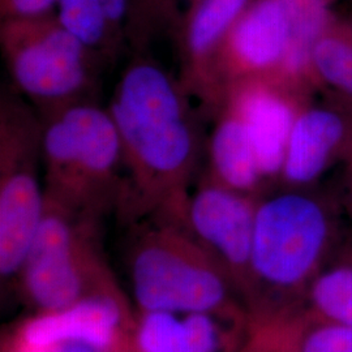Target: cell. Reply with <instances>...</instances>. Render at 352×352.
I'll list each match as a JSON object with an SVG mask.
<instances>
[{
    "instance_id": "1",
    "label": "cell",
    "mask_w": 352,
    "mask_h": 352,
    "mask_svg": "<svg viewBox=\"0 0 352 352\" xmlns=\"http://www.w3.org/2000/svg\"><path fill=\"white\" fill-rule=\"evenodd\" d=\"M195 102L151 51L131 55L107 106L123 155L115 214L126 227L182 212L206 146L205 115Z\"/></svg>"
},
{
    "instance_id": "14",
    "label": "cell",
    "mask_w": 352,
    "mask_h": 352,
    "mask_svg": "<svg viewBox=\"0 0 352 352\" xmlns=\"http://www.w3.org/2000/svg\"><path fill=\"white\" fill-rule=\"evenodd\" d=\"M213 128L206 136V175L228 188L253 196L270 192L261 174L245 123L227 96L212 115Z\"/></svg>"
},
{
    "instance_id": "23",
    "label": "cell",
    "mask_w": 352,
    "mask_h": 352,
    "mask_svg": "<svg viewBox=\"0 0 352 352\" xmlns=\"http://www.w3.org/2000/svg\"><path fill=\"white\" fill-rule=\"evenodd\" d=\"M340 205L352 218V162L342 168Z\"/></svg>"
},
{
    "instance_id": "4",
    "label": "cell",
    "mask_w": 352,
    "mask_h": 352,
    "mask_svg": "<svg viewBox=\"0 0 352 352\" xmlns=\"http://www.w3.org/2000/svg\"><path fill=\"white\" fill-rule=\"evenodd\" d=\"M41 119L46 202L98 221L116 213L123 155L107 107L80 102Z\"/></svg>"
},
{
    "instance_id": "6",
    "label": "cell",
    "mask_w": 352,
    "mask_h": 352,
    "mask_svg": "<svg viewBox=\"0 0 352 352\" xmlns=\"http://www.w3.org/2000/svg\"><path fill=\"white\" fill-rule=\"evenodd\" d=\"M102 221L46 202L23 266L20 289L36 314L67 308L85 298L122 292L102 247Z\"/></svg>"
},
{
    "instance_id": "24",
    "label": "cell",
    "mask_w": 352,
    "mask_h": 352,
    "mask_svg": "<svg viewBox=\"0 0 352 352\" xmlns=\"http://www.w3.org/2000/svg\"><path fill=\"white\" fill-rule=\"evenodd\" d=\"M184 1H186V6H187V4H189V3H190V1H193V0H184Z\"/></svg>"
},
{
    "instance_id": "18",
    "label": "cell",
    "mask_w": 352,
    "mask_h": 352,
    "mask_svg": "<svg viewBox=\"0 0 352 352\" xmlns=\"http://www.w3.org/2000/svg\"><path fill=\"white\" fill-rule=\"evenodd\" d=\"M56 16L72 34L97 52L107 67L124 54L106 20V0H59Z\"/></svg>"
},
{
    "instance_id": "10",
    "label": "cell",
    "mask_w": 352,
    "mask_h": 352,
    "mask_svg": "<svg viewBox=\"0 0 352 352\" xmlns=\"http://www.w3.org/2000/svg\"><path fill=\"white\" fill-rule=\"evenodd\" d=\"M351 162L352 101L327 94L296 115L277 188H312L330 170Z\"/></svg>"
},
{
    "instance_id": "9",
    "label": "cell",
    "mask_w": 352,
    "mask_h": 352,
    "mask_svg": "<svg viewBox=\"0 0 352 352\" xmlns=\"http://www.w3.org/2000/svg\"><path fill=\"white\" fill-rule=\"evenodd\" d=\"M291 47L289 14L280 0H253L230 29L210 71L212 111L227 88L251 80L283 84Z\"/></svg>"
},
{
    "instance_id": "22",
    "label": "cell",
    "mask_w": 352,
    "mask_h": 352,
    "mask_svg": "<svg viewBox=\"0 0 352 352\" xmlns=\"http://www.w3.org/2000/svg\"><path fill=\"white\" fill-rule=\"evenodd\" d=\"M8 349V347H7ZM14 350V349H12ZM26 351L34 352H131L128 349H109L96 346L87 342H64L50 346L43 350H26Z\"/></svg>"
},
{
    "instance_id": "3",
    "label": "cell",
    "mask_w": 352,
    "mask_h": 352,
    "mask_svg": "<svg viewBox=\"0 0 352 352\" xmlns=\"http://www.w3.org/2000/svg\"><path fill=\"white\" fill-rule=\"evenodd\" d=\"M128 228L126 272L139 312L205 314L244 325L247 308L230 278L182 222L151 215Z\"/></svg>"
},
{
    "instance_id": "15",
    "label": "cell",
    "mask_w": 352,
    "mask_h": 352,
    "mask_svg": "<svg viewBox=\"0 0 352 352\" xmlns=\"http://www.w3.org/2000/svg\"><path fill=\"white\" fill-rule=\"evenodd\" d=\"M235 352H352V327L312 324L291 309L247 314Z\"/></svg>"
},
{
    "instance_id": "20",
    "label": "cell",
    "mask_w": 352,
    "mask_h": 352,
    "mask_svg": "<svg viewBox=\"0 0 352 352\" xmlns=\"http://www.w3.org/2000/svg\"><path fill=\"white\" fill-rule=\"evenodd\" d=\"M186 340V315L139 312L132 331V352H177Z\"/></svg>"
},
{
    "instance_id": "21",
    "label": "cell",
    "mask_w": 352,
    "mask_h": 352,
    "mask_svg": "<svg viewBox=\"0 0 352 352\" xmlns=\"http://www.w3.org/2000/svg\"><path fill=\"white\" fill-rule=\"evenodd\" d=\"M59 0H0V20L42 17L56 13Z\"/></svg>"
},
{
    "instance_id": "2",
    "label": "cell",
    "mask_w": 352,
    "mask_h": 352,
    "mask_svg": "<svg viewBox=\"0 0 352 352\" xmlns=\"http://www.w3.org/2000/svg\"><path fill=\"white\" fill-rule=\"evenodd\" d=\"M342 205L312 188H277L257 206L247 314L298 302L340 251Z\"/></svg>"
},
{
    "instance_id": "19",
    "label": "cell",
    "mask_w": 352,
    "mask_h": 352,
    "mask_svg": "<svg viewBox=\"0 0 352 352\" xmlns=\"http://www.w3.org/2000/svg\"><path fill=\"white\" fill-rule=\"evenodd\" d=\"M183 0H128L126 46L129 55L151 52L162 33L174 34L183 11Z\"/></svg>"
},
{
    "instance_id": "11",
    "label": "cell",
    "mask_w": 352,
    "mask_h": 352,
    "mask_svg": "<svg viewBox=\"0 0 352 352\" xmlns=\"http://www.w3.org/2000/svg\"><path fill=\"white\" fill-rule=\"evenodd\" d=\"M135 322L123 292L100 294L59 311L34 314L19 327L7 347L43 350L64 342H87L132 352Z\"/></svg>"
},
{
    "instance_id": "17",
    "label": "cell",
    "mask_w": 352,
    "mask_h": 352,
    "mask_svg": "<svg viewBox=\"0 0 352 352\" xmlns=\"http://www.w3.org/2000/svg\"><path fill=\"white\" fill-rule=\"evenodd\" d=\"M309 67L316 89L352 101V23L333 19L312 46Z\"/></svg>"
},
{
    "instance_id": "7",
    "label": "cell",
    "mask_w": 352,
    "mask_h": 352,
    "mask_svg": "<svg viewBox=\"0 0 352 352\" xmlns=\"http://www.w3.org/2000/svg\"><path fill=\"white\" fill-rule=\"evenodd\" d=\"M42 119L14 90L0 98V274L17 277L45 213Z\"/></svg>"
},
{
    "instance_id": "13",
    "label": "cell",
    "mask_w": 352,
    "mask_h": 352,
    "mask_svg": "<svg viewBox=\"0 0 352 352\" xmlns=\"http://www.w3.org/2000/svg\"><path fill=\"white\" fill-rule=\"evenodd\" d=\"M253 0H193L186 6L173 37L179 80L205 116L212 111L210 71L221 43Z\"/></svg>"
},
{
    "instance_id": "16",
    "label": "cell",
    "mask_w": 352,
    "mask_h": 352,
    "mask_svg": "<svg viewBox=\"0 0 352 352\" xmlns=\"http://www.w3.org/2000/svg\"><path fill=\"white\" fill-rule=\"evenodd\" d=\"M285 308L312 324L352 327V247H342L300 299Z\"/></svg>"
},
{
    "instance_id": "5",
    "label": "cell",
    "mask_w": 352,
    "mask_h": 352,
    "mask_svg": "<svg viewBox=\"0 0 352 352\" xmlns=\"http://www.w3.org/2000/svg\"><path fill=\"white\" fill-rule=\"evenodd\" d=\"M0 50L13 90L39 116L97 101L107 64L72 34L56 13L0 20Z\"/></svg>"
},
{
    "instance_id": "8",
    "label": "cell",
    "mask_w": 352,
    "mask_h": 352,
    "mask_svg": "<svg viewBox=\"0 0 352 352\" xmlns=\"http://www.w3.org/2000/svg\"><path fill=\"white\" fill-rule=\"evenodd\" d=\"M263 196L228 188L201 171L175 218L221 265L247 308L256 212Z\"/></svg>"
},
{
    "instance_id": "12",
    "label": "cell",
    "mask_w": 352,
    "mask_h": 352,
    "mask_svg": "<svg viewBox=\"0 0 352 352\" xmlns=\"http://www.w3.org/2000/svg\"><path fill=\"white\" fill-rule=\"evenodd\" d=\"M223 96L239 110L267 187L277 188L294 122L311 97L270 80L243 81Z\"/></svg>"
}]
</instances>
